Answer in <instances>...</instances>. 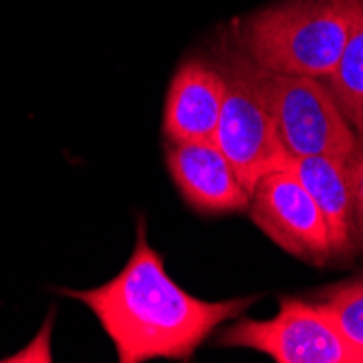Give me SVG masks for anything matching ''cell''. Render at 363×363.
Listing matches in <instances>:
<instances>
[{"mask_svg": "<svg viewBox=\"0 0 363 363\" xmlns=\"http://www.w3.org/2000/svg\"><path fill=\"white\" fill-rule=\"evenodd\" d=\"M222 101L224 79L218 65L183 61L166 96L163 135L168 142H213Z\"/></svg>", "mask_w": 363, "mask_h": 363, "instance_id": "8", "label": "cell"}, {"mask_svg": "<svg viewBox=\"0 0 363 363\" xmlns=\"http://www.w3.org/2000/svg\"><path fill=\"white\" fill-rule=\"evenodd\" d=\"M257 74L272 107L281 142L291 157L348 159L359 146L354 130L322 79L281 74L259 63Z\"/></svg>", "mask_w": 363, "mask_h": 363, "instance_id": "4", "label": "cell"}, {"mask_svg": "<svg viewBox=\"0 0 363 363\" xmlns=\"http://www.w3.org/2000/svg\"><path fill=\"white\" fill-rule=\"evenodd\" d=\"M342 116L363 144V0H352V22L335 70L322 79Z\"/></svg>", "mask_w": 363, "mask_h": 363, "instance_id": "10", "label": "cell"}, {"mask_svg": "<svg viewBox=\"0 0 363 363\" xmlns=\"http://www.w3.org/2000/svg\"><path fill=\"white\" fill-rule=\"evenodd\" d=\"M91 309L111 337L120 363L194 357L216 328L242 313L255 298L209 303L187 294L166 272L163 259L138 222V240L116 279L94 289H63Z\"/></svg>", "mask_w": 363, "mask_h": 363, "instance_id": "1", "label": "cell"}, {"mask_svg": "<svg viewBox=\"0 0 363 363\" xmlns=\"http://www.w3.org/2000/svg\"><path fill=\"white\" fill-rule=\"evenodd\" d=\"M352 22V0H283L248 16L240 48L261 68L326 79L335 70Z\"/></svg>", "mask_w": 363, "mask_h": 363, "instance_id": "2", "label": "cell"}, {"mask_svg": "<svg viewBox=\"0 0 363 363\" xmlns=\"http://www.w3.org/2000/svg\"><path fill=\"white\" fill-rule=\"evenodd\" d=\"M218 70L224 79V101L213 142L235 168L244 189L252 194L259 179L289 168L291 155L281 142L257 63L240 44L220 46Z\"/></svg>", "mask_w": 363, "mask_h": 363, "instance_id": "3", "label": "cell"}, {"mask_svg": "<svg viewBox=\"0 0 363 363\" xmlns=\"http://www.w3.org/2000/svg\"><path fill=\"white\" fill-rule=\"evenodd\" d=\"M224 346L252 348L277 363H363V350L350 344L318 305L283 298L270 320H242L222 335Z\"/></svg>", "mask_w": 363, "mask_h": 363, "instance_id": "5", "label": "cell"}, {"mask_svg": "<svg viewBox=\"0 0 363 363\" xmlns=\"http://www.w3.org/2000/svg\"><path fill=\"white\" fill-rule=\"evenodd\" d=\"M166 163L181 196L201 213H233L250 205V194L216 142H170Z\"/></svg>", "mask_w": 363, "mask_h": 363, "instance_id": "7", "label": "cell"}, {"mask_svg": "<svg viewBox=\"0 0 363 363\" xmlns=\"http://www.w3.org/2000/svg\"><path fill=\"white\" fill-rule=\"evenodd\" d=\"M344 161L346 159L315 155L291 157L289 163V170L305 185L326 222L333 257L350 255L354 242L352 205Z\"/></svg>", "mask_w": 363, "mask_h": 363, "instance_id": "9", "label": "cell"}, {"mask_svg": "<svg viewBox=\"0 0 363 363\" xmlns=\"http://www.w3.org/2000/svg\"><path fill=\"white\" fill-rule=\"evenodd\" d=\"M344 166H346V179H348V189H350L354 235L363 244V144L361 142L344 161Z\"/></svg>", "mask_w": 363, "mask_h": 363, "instance_id": "12", "label": "cell"}, {"mask_svg": "<svg viewBox=\"0 0 363 363\" xmlns=\"http://www.w3.org/2000/svg\"><path fill=\"white\" fill-rule=\"evenodd\" d=\"M248 211L252 222L285 252L315 266L333 259L326 222L289 168L259 179L250 194Z\"/></svg>", "mask_w": 363, "mask_h": 363, "instance_id": "6", "label": "cell"}, {"mask_svg": "<svg viewBox=\"0 0 363 363\" xmlns=\"http://www.w3.org/2000/svg\"><path fill=\"white\" fill-rule=\"evenodd\" d=\"M315 305L350 344L363 350V279L333 287Z\"/></svg>", "mask_w": 363, "mask_h": 363, "instance_id": "11", "label": "cell"}]
</instances>
